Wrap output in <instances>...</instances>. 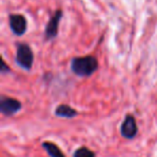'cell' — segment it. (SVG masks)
Segmentation results:
<instances>
[{"instance_id":"30bf717a","label":"cell","mask_w":157,"mask_h":157,"mask_svg":"<svg viewBox=\"0 0 157 157\" xmlns=\"http://www.w3.org/2000/svg\"><path fill=\"white\" fill-rule=\"evenodd\" d=\"M6 71H9V69H8L7 66H6L5 61H2V68H1V72H3V73H5Z\"/></svg>"},{"instance_id":"ba28073f","label":"cell","mask_w":157,"mask_h":157,"mask_svg":"<svg viewBox=\"0 0 157 157\" xmlns=\"http://www.w3.org/2000/svg\"><path fill=\"white\" fill-rule=\"evenodd\" d=\"M42 146L44 147V150L48 152V154L51 157H65L63 153L59 150V147L57 145H55L52 142H44L42 144Z\"/></svg>"},{"instance_id":"7a4b0ae2","label":"cell","mask_w":157,"mask_h":157,"mask_svg":"<svg viewBox=\"0 0 157 157\" xmlns=\"http://www.w3.org/2000/svg\"><path fill=\"white\" fill-rule=\"evenodd\" d=\"M16 63L25 70H29L33 67V54L27 44H18L16 51Z\"/></svg>"},{"instance_id":"52a82bcc","label":"cell","mask_w":157,"mask_h":157,"mask_svg":"<svg viewBox=\"0 0 157 157\" xmlns=\"http://www.w3.org/2000/svg\"><path fill=\"white\" fill-rule=\"evenodd\" d=\"M55 114L59 117H66V118H71L76 116L78 112L75 111L74 109H72L71 107L67 105H60L56 108L55 110Z\"/></svg>"},{"instance_id":"3957f363","label":"cell","mask_w":157,"mask_h":157,"mask_svg":"<svg viewBox=\"0 0 157 157\" xmlns=\"http://www.w3.org/2000/svg\"><path fill=\"white\" fill-rule=\"evenodd\" d=\"M121 133L126 139H133L138 133V127L132 115H127L121 126Z\"/></svg>"},{"instance_id":"6da1fadb","label":"cell","mask_w":157,"mask_h":157,"mask_svg":"<svg viewBox=\"0 0 157 157\" xmlns=\"http://www.w3.org/2000/svg\"><path fill=\"white\" fill-rule=\"evenodd\" d=\"M98 68L97 59L93 56L74 58L71 63V69L78 76L92 75Z\"/></svg>"},{"instance_id":"8992f818","label":"cell","mask_w":157,"mask_h":157,"mask_svg":"<svg viewBox=\"0 0 157 157\" xmlns=\"http://www.w3.org/2000/svg\"><path fill=\"white\" fill-rule=\"evenodd\" d=\"M61 18V12L57 11L54 15L51 17L50 22H48V26H46L45 36L48 39H52L57 35V30H58V23Z\"/></svg>"},{"instance_id":"5b68a950","label":"cell","mask_w":157,"mask_h":157,"mask_svg":"<svg viewBox=\"0 0 157 157\" xmlns=\"http://www.w3.org/2000/svg\"><path fill=\"white\" fill-rule=\"evenodd\" d=\"M10 27L15 35L22 36L26 31L27 22L23 15H11L10 16Z\"/></svg>"},{"instance_id":"277c9868","label":"cell","mask_w":157,"mask_h":157,"mask_svg":"<svg viewBox=\"0 0 157 157\" xmlns=\"http://www.w3.org/2000/svg\"><path fill=\"white\" fill-rule=\"evenodd\" d=\"M21 102L16 99L2 97L0 102V111L5 115H13L21 110Z\"/></svg>"},{"instance_id":"9c48e42d","label":"cell","mask_w":157,"mask_h":157,"mask_svg":"<svg viewBox=\"0 0 157 157\" xmlns=\"http://www.w3.org/2000/svg\"><path fill=\"white\" fill-rule=\"evenodd\" d=\"M73 157H95V154L87 147H80L74 152Z\"/></svg>"}]
</instances>
